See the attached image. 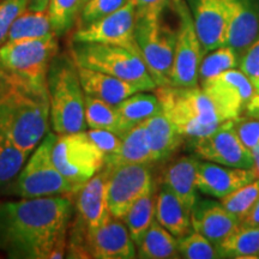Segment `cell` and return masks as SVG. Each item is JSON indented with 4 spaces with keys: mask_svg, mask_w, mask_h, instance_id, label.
I'll return each instance as SVG.
<instances>
[{
    "mask_svg": "<svg viewBox=\"0 0 259 259\" xmlns=\"http://www.w3.org/2000/svg\"><path fill=\"white\" fill-rule=\"evenodd\" d=\"M72 215L69 196L0 203V251L14 259H61Z\"/></svg>",
    "mask_w": 259,
    "mask_h": 259,
    "instance_id": "obj_1",
    "label": "cell"
},
{
    "mask_svg": "<svg viewBox=\"0 0 259 259\" xmlns=\"http://www.w3.org/2000/svg\"><path fill=\"white\" fill-rule=\"evenodd\" d=\"M0 131L30 155L50 128V100L40 90L0 70Z\"/></svg>",
    "mask_w": 259,
    "mask_h": 259,
    "instance_id": "obj_2",
    "label": "cell"
},
{
    "mask_svg": "<svg viewBox=\"0 0 259 259\" xmlns=\"http://www.w3.org/2000/svg\"><path fill=\"white\" fill-rule=\"evenodd\" d=\"M52 128L57 135L85 130V94L71 54H56L47 72Z\"/></svg>",
    "mask_w": 259,
    "mask_h": 259,
    "instance_id": "obj_3",
    "label": "cell"
},
{
    "mask_svg": "<svg viewBox=\"0 0 259 259\" xmlns=\"http://www.w3.org/2000/svg\"><path fill=\"white\" fill-rule=\"evenodd\" d=\"M155 95L162 112L173 122L181 137H204L225 122L221 113L200 87H157Z\"/></svg>",
    "mask_w": 259,
    "mask_h": 259,
    "instance_id": "obj_4",
    "label": "cell"
},
{
    "mask_svg": "<svg viewBox=\"0 0 259 259\" xmlns=\"http://www.w3.org/2000/svg\"><path fill=\"white\" fill-rule=\"evenodd\" d=\"M70 54L78 66L111 74L134 84L141 92L157 88L141 54L126 48L92 42H72Z\"/></svg>",
    "mask_w": 259,
    "mask_h": 259,
    "instance_id": "obj_5",
    "label": "cell"
},
{
    "mask_svg": "<svg viewBox=\"0 0 259 259\" xmlns=\"http://www.w3.org/2000/svg\"><path fill=\"white\" fill-rule=\"evenodd\" d=\"M57 141L56 132H48L34 154L19 171L17 178L10 184L11 193L22 198L71 196L76 189L64 178L53 161V147Z\"/></svg>",
    "mask_w": 259,
    "mask_h": 259,
    "instance_id": "obj_6",
    "label": "cell"
},
{
    "mask_svg": "<svg viewBox=\"0 0 259 259\" xmlns=\"http://www.w3.org/2000/svg\"><path fill=\"white\" fill-rule=\"evenodd\" d=\"M58 53L57 35L9 41L0 47V70L40 90H47V72Z\"/></svg>",
    "mask_w": 259,
    "mask_h": 259,
    "instance_id": "obj_7",
    "label": "cell"
},
{
    "mask_svg": "<svg viewBox=\"0 0 259 259\" xmlns=\"http://www.w3.org/2000/svg\"><path fill=\"white\" fill-rule=\"evenodd\" d=\"M136 41L157 87L170 85L177 30L162 21V14L136 17Z\"/></svg>",
    "mask_w": 259,
    "mask_h": 259,
    "instance_id": "obj_8",
    "label": "cell"
},
{
    "mask_svg": "<svg viewBox=\"0 0 259 259\" xmlns=\"http://www.w3.org/2000/svg\"><path fill=\"white\" fill-rule=\"evenodd\" d=\"M52 156L56 167L72 184L76 192L106 166V155L85 131L57 136Z\"/></svg>",
    "mask_w": 259,
    "mask_h": 259,
    "instance_id": "obj_9",
    "label": "cell"
},
{
    "mask_svg": "<svg viewBox=\"0 0 259 259\" xmlns=\"http://www.w3.org/2000/svg\"><path fill=\"white\" fill-rule=\"evenodd\" d=\"M178 16L177 42L174 51L170 85H198V71L203 59L202 45L197 35L191 10L184 0H171Z\"/></svg>",
    "mask_w": 259,
    "mask_h": 259,
    "instance_id": "obj_10",
    "label": "cell"
},
{
    "mask_svg": "<svg viewBox=\"0 0 259 259\" xmlns=\"http://www.w3.org/2000/svg\"><path fill=\"white\" fill-rule=\"evenodd\" d=\"M135 28L136 9L134 0H130L113 14L79 27L72 35V42L113 45L141 54L136 41Z\"/></svg>",
    "mask_w": 259,
    "mask_h": 259,
    "instance_id": "obj_11",
    "label": "cell"
},
{
    "mask_svg": "<svg viewBox=\"0 0 259 259\" xmlns=\"http://www.w3.org/2000/svg\"><path fill=\"white\" fill-rule=\"evenodd\" d=\"M194 154L227 167L253 168L254 160L236 134L233 120H226L210 135L191 141Z\"/></svg>",
    "mask_w": 259,
    "mask_h": 259,
    "instance_id": "obj_12",
    "label": "cell"
},
{
    "mask_svg": "<svg viewBox=\"0 0 259 259\" xmlns=\"http://www.w3.org/2000/svg\"><path fill=\"white\" fill-rule=\"evenodd\" d=\"M108 208L113 218L122 220L134 204L153 191V177L147 164L109 167Z\"/></svg>",
    "mask_w": 259,
    "mask_h": 259,
    "instance_id": "obj_13",
    "label": "cell"
},
{
    "mask_svg": "<svg viewBox=\"0 0 259 259\" xmlns=\"http://www.w3.org/2000/svg\"><path fill=\"white\" fill-rule=\"evenodd\" d=\"M215 103L225 120H234L254 95L253 84L239 70H227L200 85Z\"/></svg>",
    "mask_w": 259,
    "mask_h": 259,
    "instance_id": "obj_14",
    "label": "cell"
},
{
    "mask_svg": "<svg viewBox=\"0 0 259 259\" xmlns=\"http://www.w3.org/2000/svg\"><path fill=\"white\" fill-rule=\"evenodd\" d=\"M90 257L96 259H132L137 257L136 245L122 220L113 218L95 229H87Z\"/></svg>",
    "mask_w": 259,
    "mask_h": 259,
    "instance_id": "obj_15",
    "label": "cell"
},
{
    "mask_svg": "<svg viewBox=\"0 0 259 259\" xmlns=\"http://www.w3.org/2000/svg\"><path fill=\"white\" fill-rule=\"evenodd\" d=\"M227 8L226 45L239 60L259 37V5L254 0H225Z\"/></svg>",
    "mask_w": 259,
    "mask_h": 259,
    "instance_id": "obj_16",
    "label": "cell"
},
{
    "mask_svg": "<svg viewBox=\"0 0 259 259\" xmlns=\"http://www.w3.org/2000/svg\"><path fill=\"white\" fill-rule=\"evenodd\" d=\"M109 174L111 168L105 166L74 193L77 216L87 229L99 228L112 219L107 197Z\"/></svg>",
    "mask_w": 259,
    "mask_h": 259,
    "instance_id": "obj_17",
    "label": "cell"
},
{
    "mask_svg": "<svg viewBox=\"0 0 259 259\" xmlns=\"http://www.w3.org/2000/svg\"><path fill=\"white\" fill-rule=\"evenodd\" d=\"M255 179L257 174L253 168L227 167L215 162L203 161H199L197 166V190L219 199Z\"/></svg>",
    "mask_w": 259,
    "mask_h": 259,
    "instance_id": "obj_18",
    "label": "cell"
},
{
    "mask_svg": "<svg viewBox=\"0 0 259 259\" xmlns=\"http://www.w3.org/2000/svg\"><path fill=\"white\" fill-rule=\"evenodd\" d=\"M192 18L203 54L226 45L227 8L225 0H190Z\"/></svg>",
    "mask_w": 259,
    "mask_h": 259,
    "instance_id": "obj_19",
    "label": "cell"
},
{
    "mask_svg": "<svg viewBox=\"0 0 259 259\" xmlns=\"http://www.w3.org/2000/svg\"><path fill=\"white\" fill-rule=\"evenodd\" d=\"M193 231L205 236L218 247L240 227V222L221 203L204 199L197 200L191 210Z\"/></svg>",
    "mask_w": 259,
    "mask_h": 259,
    "instance_id": "obj_20",
    "label": "cell"
},
{
    "mask_svg": "<svg viewBox=\"0 0 259 259\" xmlns=\"http://www.w3.org/2000/svg\"><path fill=\"white\" fill-rule=\"evenodd\" d=\"M78 74L85 95L96 97L114 106L124 101L128 96L134 95L135 93L141 92L134 84L100 71L78 66Z\"/></svg>",
    "mask_w": 259,
    "mask_h": 259,
    "instance_id": "obj_21",
    "label": "cell"
},
{
    "mask_svg": "<svg viewBox=\"0 0 259 259\" xmlns=\"http://www.w3.org/2000/svg\"><path fill=\"white\" fill-rule=\"evenodd\" d=\"M156 220L177 239L193 231L191 211L166 185L162 186L156 197Z\"/></svg>",
    "mask_w": 259,
    "mask_h": 259,
    "instance_id": "obj_22",
    "label": "cell"
},
{
    "mask_svg": "<svg viewBox=\"0 0 259 259\" xmlns=\"http://www.w3.org/2000/svg\"><path fill=\"white\" fill-rule=\"evenodd\" d=\"M199 160L192 156H183L173 161L164 173V185L173 191L187 209L192 210L198 200L196 173Z\"/></svg>",
    "mask_w": 259,
    "mask_h": 259,
    "instance_id": "obj_23",
    "label": "cell"
},
{
    "mask_svg": "<svg viewBox=\"0 0 259 259\" xmlns=\"http://www.w3.org/2000/svg\"><path fill=\"white\" fill-rule=\"evenodd\" d=\"M121 143L118 151L106 156V166L116 167L124 164L154 163L143 124H137L120 136Z\"/></svg>",
    "mask_w": 259,
    "mask_h": 259,
    "instance_id": "obj_24",
    "label": "cell"
},
{
    "mask_svg": "<svg viewBox=\"0 0 259 259\" xmlns=\"http://www.w3.org/2000/svg\"><path fill=\"white\" fill-rule=\"evenodd\" d=\"M155 162L166 160L181 144V137L170 119L163 112L142 122Z\"/></svg>",
    "mask_w": 259,
    "mask_h": 259,
    "instance_id": "obj_25",
    "label": "cell"
},
{
    "mask_svg": "<svg viewBox=\"0 0 259 259\" xmlns=\"http://www.w3.org/2000/svg\"><path fill=\"white\" fill-rule=\"evenodd\" d=\"M137 257L144 259L178 258V239L154 221L137 246Z\"/></svg>",
    "mask_w": 259,
    "mask_h": 259,
    "instance_id": "obj_26",
    "label": "cell"
},
{
    "mask_svg": "<svg viewBox=\"0 0 259 259\" xmlns=\"http://www.w3.org/2000/svg\"><path fill=\"white\" fill-rule=\"evenodd\" d=\"M218 251L221 258H259V227L241 226L228 236Z\"/></svg>",
    "mask_w": 259,
    "mask_h": 259,
    "instance_id": "obj_27",
    "label": "cell"
},
{
    "mask_svg": "<svg viewBox=\"0 0 259 259\" xmlns=\"http://www.w3.org/2000/svg\"><path fill=\"white\" fill-rule=\"evenodd\" d=\"M85 121L89 128H102L121 136L128 127L119 114L116 106L85 95Z\"/></svg>",
    "mask_w": 259,
    "mask_h": 259,
    "instance_id": "obj_28",
    "label": "cell"
},
{
    "mask_svg": "<svg viewBox=\"0 0 259 259\" xmlns=\"http://www.w3.org/2000/svg\"><path fill=\"white\" fill-rule=\"evenodd\" d=\"M119 114L128 128L162 112L161 103L154 94L135 93L116 105Z\"/></svg>",
    "mask_w": 259,
    "mask_h": 259,
    "instance_id": "obj_29",
    "label": "cell"
},
{
    "mask_svg": "<svg viewBox=\"0 0 259 259\" xmlns=\"http://www.w3.org/2000/svg\"><path fill=\"white\" fill-rule=\"evenodd\" d=\"M155 218H156V198L153 196L151 191L150 193L141 197L122 219L136 246H138L142 241L145 233L155 221Z\"/></svg>",
    "mask_w": 259,
    "mask_h": 259,
    "instance_id": "obj_30",
    "label": "cell"
},
{
    "mask_svg": "<svg viewBox=\"0 0 259 259\" xmlns=\"http://www.w3.org/2000/svg\"><path fill=\"white\" fill-rule=\"evenodd\" d=\"M50 34H53V30L48 12L25 10L12 23L6 42L40 38Z\"/></svg>",
    "mask_w": 259,
    "mask_h": 259,
    "instance_id": "obj_31",
    "label": "cell"
},
{
    "mask_svg": "<svg viewBox=\"0 0 259 259\" xmlns=\"http://www.w3.org/2000/svg\"><path fill=\"white\" fill-rule=\"evenodd\" d=\"M28 156L0 131V187L10 185L17 178Z\"/></svg>",
    "mask_w": 259,
    "mask_h": 259,
    "instance_id": "obj_32",
    "label": "cell"
},
{
    "mask_svg": "<svg viewBox=\"0 0 259 259\" xmlns=\"http://www.w3.org/2000/svg\"><path fill=\"white\" fill-rule=\"evenodd\" d=\"M82 6L83 0H50L48 16L52 30L57 36H61L72 29Z\"/></svg>",
    "mask_w": 259,
    "mask_h": 259,
    "instance_id": "obj_33",
    "label": "cell"
},
{
    "mask_svg": "<svg viewBox=\"0 0 259 259\" xmlns=\"http://www.w3.org/2000/svg\"><path fill=\"white\" fill-rule=\"evenodd\" d=\"M239 64V57L234 50L228 46H222L216 48L204 59H202L198 71V83L202 85L206 80L212 77L225 72L227 70L234 69Z\"/></svg>",
    "mask_w": 259,
    "mask_h": 259,
    "instance_id": "obj_34",
    "label": "cell"
},
{
    "mask_svg": "<svg viewBox=\"0 0 259 259\" xmlns=\"http://www.w3.org/2000/svg\"><path fill=\"white\" fill-rule=\"evenodd\" d=\"M259 199V179L251 181L223 197L221 204L229 212L233 213L239 222L246 218L250 210L253 208L255 202Z\"/></svg>",
    "mask_w": 259,
    "mask_h": 259,
    "instance_id": "obj_35",
    "label": "cell"
},
{
    "mask_svg": "<svg viewBox=\"0 0 259 259\" xmlns=\"http://www.w3.org/2000/svg\"><path fill=\"white\" fill-rule=\"evenodd\" d=\"M178 251L180 257L186 259L221 258L218 248L205 236L196 231L178 239Z\"/></svg>",
    "mask_w": 259,
    "mask_h": 259,
    "instance_id": "obj_36",
    "label": "cell"
},
{
    "mask_svg": "<svg viewBox=\"0 0 259 259\" xmlns=\"http://www.w3.org/2000/svg\"><path fill=\"white\" fill-rule=\"evenodd\" d=\"M128 2L130 0H87L80 9L78 16L79 27L93 23L97 19L113 14Z\"/></svg>",
    "mask_w": 259,
    "mask_h": 259,
    "instance_id": "obj_37",
    "label": "cell"
},
{
    "mask_svg": "<svg viewBox=\"0 0 259 259\" xmlns=\"http://www.w3.org/2000/svg\"><path fill=\"white\" fill-rule=\"evenodd\" d=\"M28 9V0H2L0 2V47L8 40L15 19Z\"/></svg>",
    "mask_w": 259,
    "mask_h": 259,
    "instance_id": "obj_38",
    "label": "cell"
},
{
    "mask_svg": "<svg viewBox=\"0 0 259 259\" xmlns=\"http://www.w3.org/2000/svg\"><path fill=\"white\" fill-rule=\"evenodd\" d=\"M234 128L239 138L248 150L259 144V118L247 116V118H236L233 120Z\"/></svg>",
    "mask_w": 259,
    "mask_h": 259,
    "instance_id": "obj_39",
    "label": "cell"
},
{
    "mask_svg": "<svg viewBox=\"0 0 259 259\" xmlns=\"http://www.w3.org/2000/svg\"><path fill=\"white\" fill-rule=\"evenodd\" d=\"M87 135H88V137L90 139H92L93 143L95 144L106 156L116 153L119 147H120V136L114 134V132L112 131H108V130L90 128L89 131H87Z\"/></svg>",
    "mask_w": 259,
    "mask_h": 259,
    "instance_id": "obj_40",
    "label": "cell"
},
{
    "mask_svg": "<svg viewBox=\"0 0 259 259\" xmlns=\"http://www.w3.org/2000/svg\"><path fill=\"white\" fill-rule=\"evenodd\" d=\"M239 66L252 83L259 77V37L246 50L239 60Z\"/></svg>",
    "mask_w": 259,
    "mask_h": 259,
    "instance_id": "obj_41",
    "label": "cell"
},
{
    "mask_svg": "<svg viewBox=\"0 0 259 259\" xmlns=\"http://www.w3.org/2000/svg\"><path fill=\"white\" fill-rule=\"evenodd\" d=\"M171 0H134L136 17L147 15H160Z\"/></svg>",
    "mask_w": 259,
    "mask_h": 259,
    "instance_id": "obj_42",
    "label": "cell"
},
{
    "mask_svg": "<svg viewBox=\"0 0 259 259\" xmlns=\"http://www.w3.org/2000/svg\"><path fill=\"white\" fill-rule=\"evenodd\" d=\"M240 225L247 227H259V199L255 202L250 212L246 215V218L242 220Z\"/></svg>",
    "mask_w": 259,
    "mask_h": 259,
    "instance_id": "obj_43",
    "label": "cell"
},
{
    "mask_svg": "<svg viewBox=\"0 0 259 259\" xmlns=\"http://www.w3.org/2000/svg\"><path fill=\"white\" fill-rule=\"evenodd\" d=\"M50 0H28V10L31 11H46Z\"/></svg>",
    "mask_w": 259,
    "mask_h": 259,
    "instance_id": "obj_44",
    "label": "cell"
},
{
    "mask_svg": "<svg viewBox=\"0 0 259 259\" xmlns=\"http://www.w3.org/2000/svg\"><path fill=\"white\" fill-rule=\"evenodd\" d=\"M251 153L253 155V160H254L253 169L255 170V174H257V178L259 179V144L255 148L252 149Z\"/></svg>",
    "mask_w": 259,
    "mask_h": 259,
    "instance_id": "obj_45",
    "label": "cell"
},
{
    "mask_svg": "<svg viewBox=\"0 0 259 259\" xmlns=\"http://www.w3.org/2000/svg\"><path fill=\"white\" fill-rule=\"evenodd\" d=\"M252 84H253V88H254V92H255V93H257V94H259V77H258V78H257V79H255V80H254V82H253V83H252Z\"/></svg>",
    "mask_w": 259,
    "mask_h": 259,
    "instance_id": "obj_46",
    "label": "cell"
},
{
    "mask_svg": "<svg viewBox=\"0 0 259 259\" xmlns=\"http://www.w3.org/2000/svg\"><path fill=\"white\" fill-rule=\"evenodd\" d=\"M0 84H2V73H0Z\"/></svg>",
    "mask_w": 259,
    "mask_h": 259,
    "instance_id": "obj_47",
    "label": "cell"
},
{
    "mask_svg": "<svg viewBox=\"0 0 259 259\" xmlns=\"http://www.w3.org/2000/svg\"><path fill=\"white\" fill-rule=\"evenodd\" d=\"M87 2V0H83V4H84V3H85Z\"/></svg>",
    "mask_w": 259,
    "mask_h": 259,
    "instance_id": "obj_48",
    "label": "cell"
}]
</instances>
